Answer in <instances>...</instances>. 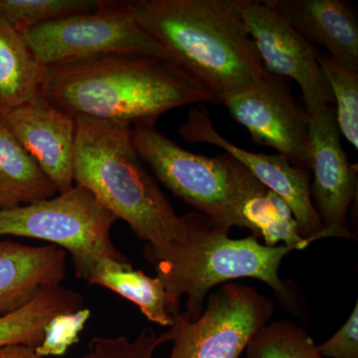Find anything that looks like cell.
I'll list each match as a JSON object with an SVG mask.
<instances>
[{"label": "cell", "instance_id": "obj_10", "mask_svg": "<svg viewBox=\"0 0 358 358\" xmlns=\"http://www.w3.org/2000/svg\"><path fill=\"white\" fill-rule=\"evenodd\" d=\"M239 7L265 70L296 82L308 114L334 106L333 94L317 62L319 50L268 0H239Z\"/></svg>", "mask_w": 358, "mask_h": 358}, {"label": "cell", "instance_id": "obj_21", "mask_svg": "<svg viewBox=\"0 0 358 358\" xmlns=\"http://www.w3.org/2000/svg\"><path fill=\"white\" fill-rule=\"evenodd\" d=\"M245 350L246 358H324L305 327L291 320L268 322Z\"/></svg>", "mask_w": 358, "mask_h": 358}, {"label": "cell", "instance_id": "obj_2", "mask_svg": "<svg viewBox=\"0 0 358 358\" xmlns=\"http://www.w3.org/2000/svg\"><path fill=\"white\" fill-rule=\"evenodd\" d=\"M136 20L214 102L266 72L239 0H134Z\"/></svg>", "mask_w": 358, "mask_h": 358}, {"label": "cell", "instance_id": "obj_13", "mask_svg": "<svg viewBox=\"0 0 358 358\" xmlns=\"http://www.w3.org/2000/svg\"><path fill=\"white\" fill-rule=\"evenodd\" d=\"M0 124L53 181L58 192L74 186L76 122L43 96L0 115Z\"/></svg>", "mask_w": 358, "mask_h": 358}, {"label": "cell", "instance_id": "obj_5", "mask_svg": "<svg viewBox=\"0 0 358 358\" xmlns=\"http://www.w3.org/2000/svg\"><path fill=\"white\" fill-rule=\"evenodd\" d=\"M138 157L176 197L196 209L216 229H245L240 216V183L247 169L225 152L216 157L188 152L160 133L155 122L131 127Z\"/></svg>", "mask_w": 358, "mask_h": 358}, {"label": "cell", "instance_id": "obj_27", "mask_svg": "<svg viewBox=\"0 0 358 358\" xmlns=\"http://www.w3.org/2000/svg\"><path fill=\"white\" fill-rule=\"evenodd\" d=\"M36 348L24 345H13L0 348V358H42L36 353Z\"/></svg>", "mask_w": 358, "mask_h": 358}, {"label": "cell", "instance_id": "obj_22", "mask_svg": "<svg viewBox=\"0 0 358 358\" xmlns=\"http://www.w3.org/2000/svg\"><path fill=\"white\" fill-rule=\"evenodd\" d=\"M317 62L333 94L339 131L357 150L358 72L346 69L320 50Z\"/></svg>", "mask_w": 358, "mask_h": 358}, {"label": "cell", "instance_id": "obj_4", "mask_svg": "<svg viewBox=\"0 0 358 358\" xmlns=\"http://www.w3.org/2000/svg\"><path fill=\"white\" fill-rule=\"evenodd\" d=\"M74 117V185L88 189L147 243L162 247L182 241V219L141 164L131 127L83 115Z\"/></svg>", "mask_w": 358, "mask_h": 358}, {"label": "cell", "instance_id": "obj_3", "mask_svg": "<svg viewBox=\"0 0 358 358\" xmlns=\"http://www.w3.org/2000/svg\"><path fill=\"white\" fill-rule=\"evenodd\" d=\"M181 219L185 230L182 241L162 247L147 243L143 248L174 313H179L181 298L186 296L183 313L189 320L199 319L212 289L249 278L267 284L287 312L307 320V307L298 287L279 275L282 260L294 249L284 244L268 247L252 235L232 239L199 212L186 213Z\"/></svg>", "mask_w": 358, "mask_h": 358}, {"label": "cell", "instance_id": "obj_15", "mask_svg": "<svg viewBox=\"0 0 358 358\" xmlns=\"http://www.w3.org/2000/svg\"><path fill=\"white\" fill-rule=\"evenodd\" d=\"M66 272L64 249L0 239V317L25 307L42 289L61 286Z\"/></svg>", "mask_w": 358, "mask_h": 358}, {"label": "cell", "instance_id": "obj_19", "mask_svg": "<svg viewBox=\"0 0 358 358\" xmlns=\"http://www.w3.org/2000/svg\"><path fill=\"white\" fill-rule=\"evenodd\" d=\"M58 189L0 124V211L50 199Z\"/></svg>", "mask_w": 358, "mask_h": 358}, {"label": "cell", "instance_id": "obj_7", "mask_svg": "<svg viewBox=\"0 0 358 358\" xmlns=\"http://www.w3.org/2000/svg\"><path fill=\"white\" fill-rule=\"evenodd\" d=\"M117 220L88 189L74 185L50 199L0 211V237L34 238L60 247L78 273L96 259L122 255L110 237Z\"/></svg>", "mask_w": 358, "mask_h": 358}, {"label": "cell", "instance_id": "obj_16", "mask_svg": "<svg viewBox=\"0 0 358 358\" xmlns=\"http://www.w3.org/2000/svg\"><path fill=\"white\" fill-rule=\"evenodd\" d=\"M76 275L89 285L109 289L134 303L150 322L164 327L173 324L176 313L159 278L136 270L127 257L96 259Z\"/></svg>", "mask_w": 358, "mask_h": 358}, {"label": "cell", "instance_id": "obj_14", "mask_svg": "<svg viewBox=\"0 0 358 358\" xmlns=\"http://www.w3.org/2000/svg\"><path fill=\"white\" fill-rule=\"evenodd\" d=\"M301 36L320 45L346 69L358 72V20L343 0H268Z\"/></svg>", "mask_w": 358, "mask_h": 358}, {"label": "cell", "instance_id": "obj_18", "mask_svg": "<svg viewBox=\"0 0 358 358\" xmlns=\"http://www.w3.org/2000/svg\"><path fill=\"white\" fill-rule=\"evenodd\" d=\"M45 75L23 35L0 20V115L42 96Z\"/></svg>", "mask_w": 358, "mask_h": 358}, {"label": "cell", "instance_id": "obj_23", "mask_svg": "<svg viewBox=\"0 0 358 358\" xmlns=\"http://www.w3.org/2000/svg\"><path fill=\"white\" fill-rule=\"evenodd\" d=\"M101 2L102 0H0V20L23 34L48 21L95 10Z\"/></svg>", "mask_w": 358, "mask_h": 358}, {"label": "cell", "instance_id": "obj_6", "mask_svg": "<svg viewBox=\"0 0 358 358\" xmlns=\"http://www.w3.org/2000/svg\"><path fill=\"white\" fill-rule=\"evenodd\" d=\"M22 35L44 67L112 55L169 59L136 20L129 1L102 0L95 10L48 21Z\"/></svg>", "mask_w": 358, "mask_h": 358}, {"label": "cell", "instance_id": "obj_12", "mask_svg": "<svg viewBox=\"0 0 358 358\" xmlns=\"http://www.w3.org/2000/svg\"><path fill=\"white\" fill-rule=\"evenodd\" d=\"M178 134L186 143L216 145L241 162L262 185L286 202L308 246L320 240L322 226L310 197L312 178L308 169L294 166L280 154H258L237 147L214 128L210 114L202 106L189 110Z\"/></svg>", "mask_w": 358, "mask_h": 358}, {"label": "cell", "instance_id": "obj_8", "mask_svg": "<svg viewBox=\"0 0 358 358\" xmlns=\"http://www.w3.org/2000/svg\"><path fill=\"white\" fill-rule=\"evenodd\" d=\"M274 313L273 301L256 289L226 282L207 296L199 319L189 320L179 312L159 338L162 345L173 341L169 358H240Z\"/></svg>", "mask_w": 358, "mask_h": 358}, {"label": "cell", "instance_id": "obj_9", "mask_svg": "<svg viewBox=\"0 0 358 358\" xmlns=\"http://www.w3.org/2000/svg\"><path fill=\"white\" fill-rule=\"evenodd\" d=\"M222 105L254 143L274 148L294 166L310 171L308 114L285 78L266 71L246 88L224 99Z\"/></svg>", "mask_w": 358, "mask_h": 358}, {"label": "cell", "instance_id": "obj_11", "mask_svg": "<svg viewBox=\"0 0 358 358\" xmlns=\"http://www.w3.org/2000/svg\"><path fill=\"white\" fill-rule=\"evenodd\" d=\"M310 197L327 238L357 240L348 225V213L357 195V164H352L343 147L334 106L308 114Z\"/></svg>", "mask_w": 358, "mask_h": 358}, {"label": "cell", "instance_id": "obj_24", "mask_svg": "<svg viewBox=\"0 0 358 358\" xmlns=\"http://www.w3.org/2000/svg\"><path fill=\"white\" fill-rule=\"evenodd\" d=\"M91 310L84 308L78 312L57 315L45 329L43 341L36 348L40 357H62L68 350L79 341V334L83 331L91 317Z\"/></svg>", "mask_w": 358, "mask_h": 358}, {"label": "cell", "instance_id": "obj_17", "mask_svg": "<svg viewBox=\"0 0 358 358\" xmlns=\"http://www.w3.org/2000/svg\"><path fill=\"white\" fill-rule=\"evenodd\" d=\"M239 210L245 229L251 231L252 236L263 238L266 246L275 247L282 242L294 250L307 248L288 205L248 169L240 185Z\"/></svg>", "mask_w": 358, "mask_h": 358}, {"label": "cell", "instance_id": "obj_26", "mask_svg": "<svg viewBox=\"0 0 358 358\" xmlns=\"http://www.w3.org/2000/svg\"><path fill=\"white\" fill-rule=\"evenodd\" d=\"M317 350L324 358H358V301L345 324Z\"/></svg>", "mask_w": 358, "mask_h": 358}, {"label": "cell", "instance_id": "obj_25", "mask_svg": "<svg viewBox=\"0 0 358 358\" xmlns=\"http://www.w3.org/2000/svg\"><path fill=\"white\" fill-rule=\"evenodd\" d=\"M160 345L157 334L147 327L134 341L122 336L115 338L96 336L90 341L88 352L82 358H154L155 350Z\"/></svg>", "mask_w": 358, "mask_h": 358}, {"label": "cell", "instance_id": "obj_20", "mask_svg": "<svg viewBox=\"0 0 358 358\" xmlns=\"http://www.w3.org/2000/svg\"><path fill=\"white\" fill-rule=\"evenodd\" d=\"M84 308L83 296L77 292L62 286L43 289L25 307L0 317V348L24 345L37 348L54 317Z\"/></svg>", "mask_w": 358, "mask_h": 358}, {"label": "cell", "instance_id": "obj_1", "mask_svg": "<svg viewBox=\"0 0 358 358\" xmlns=\"http://www.w3.org/2000/svg\"><path fill=\"white\" fill-rule=\"evenodd\" d=\"M42 96L73 117L134 127L169 110L214 102L213 96L171 60L112 55L49 66Z\"/></svg>", "mask_w": 358, "mask_h": 358}]
</instances>
